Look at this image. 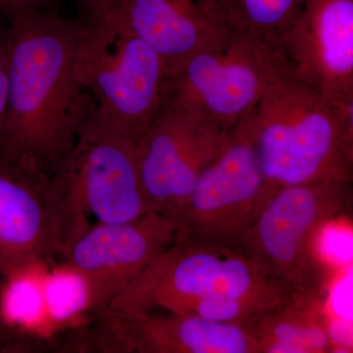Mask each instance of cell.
I'll return each mask as SVG.
<instances>
[{
	"instance_id": "6da1fadb",
	"label": "cell",
	"mask_w": 353,
	"mask_h": 353,
	"mask_svg": "<svg viewBox=\"0 0 353 353\" xmlns=\"http://www.w3.org/2000/svg\"><path fill=\"white\" fill-rule=\"evenodd\" d=\"M83 21L54 9L27 11L7 22L9 87L0 155L54 179L94 111L75 74Z\"/></svg>"
},
{
	"instance_id": "7a4b0ae2",
	"label": "cell",
	"mask_w": 353,
	"mask_h": 353,
	"mask_svg": "<svg viewBox=\"0 0 353 353\" xmlns=\"http://www.w3.org/2000/svg\"><path fill=\"white\" fill-rule=\"evenodd\" d=\"M243 121L271 185L353 183V101H330L283 73L274 59Z\"/></svg>"
},
{
	"instance_id": "3957f363",
	"label": "cell",
	"mask_w": 353,
	"mask_h": 353,
	"mask_svg": "<svg viewBox=\"0 0 353 353\" xmlns=\"http://www.w3.org/2000/svg\"><path fill=\"white\" fill-rule=\"evenodd\" d=\"M352 199L350 183L280 188L236 250L285 294L324 301L329 272L319 238L325 228L352 210Z\"/></svg>"
},
{
	"instance_id": "277c9868",
	"label": "cell",
	"mask_w": 353,
	"mask_h": 353,
	"mask_svg": "<svg viewBox=\"0 0 353 353\" xmlns=\"http://www.w3.org/2000/svg\"><path fill=\"white\" fill-rule=\"evenodd\" d=\"M75 74L104 123L137 143L161 108L169 69L108 4L83 21Z\"/></svg>"
},
{
	"instance_id": "5b68a950",
	"label": "cell",
	"mask_w": 353,
	"mask_h": 353,
	"mask_svg": "<svg viewBox=\"0 0 353 353\" xmlns=\"http://www.w3.org/2000/svg\"><path fill=\"white\" fill-rule=\"evenodd\" d=\"M263 292L285 294L236 248L176 241L103 308L124 315L181 313L204 299Z\"/></svg>"
},
{
	"instance_id": "8992f818",
	"label": "cell",
	"mask_w": 353,
	"mask_h": 353,
	"mask_svg": "<svg viewBox=\"0 0 353 353\" xmlns=\"http://www.w3.org/2000/svg\"><path fill=\"white\" fill-rule=\"evenodd\" d=\"M279 190L265 179L241 119L201 172L176 216V241L236 248Z\"/></svg>"
},
{
	"instance_id": "52a82bcc",
	"label": "cell",
	"mask_w": 353,
	"mask_h": 353,
	"mask_svg": "<svg viewBox=\"0 0 353 353\" xmlns=\"http://www.w3.org/2000/svg\"><path fill=\"white\" fill-rule=\"evenodd\" d=\"M273 64L268 44L231 32L169 73L162 105L230 131L259 101Z\"/></svg>"
},
{
	"instance_id": "ba28073f",
	"label": "cell",
	"mask_w": 353,
	"mask_h": 353,
	"mask_svg": "<svg viewBox=\"0 0 353 353\" xmlns=\"http://www.w3.org/2000/svg\"><path fill=\"white\" fill-rule=\"evenodd\" d=\"M85 231L63 187L0 155V276L64 257Z\"/></svg>"
},
{
	"instance_id": "9c48e42d",
	"label": "cell",
	"mask_w": 353,
	"mask_h": 353,
	"mask_svg": "<svg viewBox=\"0 0 353 353\" xmlns=\"http://www.w3.org/2000/svg\"><path fill=\"white\" fill-rule=\"evenodd\" d=\"M85 222H130L152 212L139 176L136 143L114 132L97 108L57 176Z\"/></svg>"
},
{
	"instance_id": "30bf717a",
	"label": "cell",
	"mask_w": 353,
	"mask_h": 353,
	"mask_svg": "<svg viewBox=\"0 0 353 353\" xmlns=\"http://www.w3.org/2000/svg\"><path fill=\"white\" fill-rule=\"evenodd\" d=\"M229 132L192 114L161 106L136 143L139 176L153 211L176 219Z\"/></svg>"
},
{
	"instance_id": "8fae6325",
	"label": "cell",
	"mask_w": 353,
	"mask_h": 353,
	"mask_svg": "<svg viewBox=\"0 0 353 353\" xmlns=\"http://www.w3.org/2000/svg\"><path fill=\"white\" fill-rule=\"evenodd\" d=\"M270 48L285 75L334 103L353 101V0H305Z\"/></svg>"
},
{
	"instance_id": "7c38bea8",
	"label": "cell",
	"mask_w": 353,
	"mask_h": 353,
	"mask_svg": "<svg viewBox=\"0 0 353 353\" xmlns=\"http://www.w3.org/2000/svg\"><path fill=\"white\" fill-rule=\"evenodd\" d=\"M175 217L152 211L130 222L88 227L69 246L64 263L88 279L92 311L105 307L152 260L178 240Z\"/></svg>"
},
{
	"instance_id": "4fadbf2b",
	"label": "cell",
	"mask_w": 353,
	"mask_h": 353,
	"mask_svg": "<svg viewBox=\"0 0 353 353\" xmlns=\"http://www.w3.org/2000/svg\"><path fill=\"white\" fill-rule=\"evenodd\" d=\"M95 314V348L103 352L259 353L243 324L174 312L124 315L102 308Z\"/></svg>"
},
{
	"instance_id": "5bb4252c",
	"label": "cell",
	"mask_w": 353,
	"mask_h": 353,
	"mask_svg": "<svg viewBox=\"0 0 353 353\" xmlns=\"http://www.w3.org/2000/svg\"><path fill=\"white\" fill-rule=\"evenodd\" d=\"M108 4L159 54L169 73L231 32L212 0H111Z\"/></svg>"
},
{
	"instance_id": "9a60e30c",
	"label": "cell",
	"mask_w": 353,
	"mask_h": 353,
	"mask_svg": "<svg viewBox=\"0 0 353 353\" xmlns=\"http://www.w3.org/2000/svg\"><path fill=\"white\" fill-rule=\"evenodd\" d=\"M259 353L334 352L324 301L285 296L243 323Z\"/></svg>"
},
{
	"instance_id": "2e32d148",
	"label": "cell",
	"mask_w": 353,
	"mask_h": 353,
	"mask_svg": "<svg viewBox=\"0 0 353 353\" xmlns=\"http://www.w3.org/2000/svg\"><path fill=\"white\" fill-rule=\"evenodd\" d=\"M231 32L273 46L303 9L305 0H212Z\"/></svg>"
},
{
	"instance_id": "e0dca14e",
	"label": "cell",
	"mask_w": 353,
	"mask_h": 353,
	"mask_svg": "<svg viewBox=\"0 0 353 353\" xmlns=\"http://www.w3.org/2000/svg\"><path fill=\"white\" fill-rule=\"evenodd\" d=\"M32 267L2 277L0 305L9 327L20 336L23 329L39 326L48 319L43 296V276Z\"/></svg>"
},
{
	"instance_id": "ac0fdd59",
	"label": "cell",
	"mask_w": 353,
	"mask_h": 353,
	"mask_svg": "<svg viewBox=\"0 0 353 353\" xmlns=\"http://www.w3.org/2000/svg\"><path fill=\"white\" fill-rule=\"evenodd\" d=\"M43 296L48 321H70L94 308V296L88 279L66 263L43 276Z\"/></svg>"
},
{
	"instance_id": "d6986e66",
	"label": "cell",
	"mask_w": 353,
	"mask_h": 353,
	"mask_svg": "<svg viewBox=\"0 0 353 353\" xmlns=\"http://www.w3.org/2000/svg\"><path fill=\"white\" fill-rule=\"evenodd\" d=\"M9 87L8 28L0 25V134L6 120Z\"/></svg>"
},
{
	"instance_id": "ffe728a7",
	"label": "cell",
	"mask_w": 353,
	"mask_h": 353,
	"mask_svg": "<svg viewBox=\"0 0 353 353\" xmlns=\"http://www.w3.org/2000/svg\"><path fill=\"white\" fill-rule=\"evenodd\" d=\"M59 0H0V19L8 22L18 14L34 10H51Z\"/></svg>"
},
{
	"instance_id": "44dd1931",
	"label": "cell",
	"mask_w": 353,
	"mask_h": 353,
	"mask_svg": "<svg viewBox=\"0 0 353 353\" xmlns=\"http://www.w3.org/2000/svg\"><path fill=\"white\" fill-rule=\"evenodd\" d=\"M2 277L0 276V292H1ZM20 347V336L7 325L2 315L0 305V352H11Z\"/></svg>"
},
{
	"instance_id": "7402d4cb",
	"label": "cell",
	"mask_w": 353,
	"mask_h": 353,
	"mask_svg": "<svg viewBox=\"0 0 353 353\" xmlns=\"http://www.w3.org/2000/svg\"><path fill=\"white\" fill-rule=\"evenodd\" d=\"M77 1L83 7L87 15H90L105 6L111 0H77Z\"/></svg>"
}]
</instances>
